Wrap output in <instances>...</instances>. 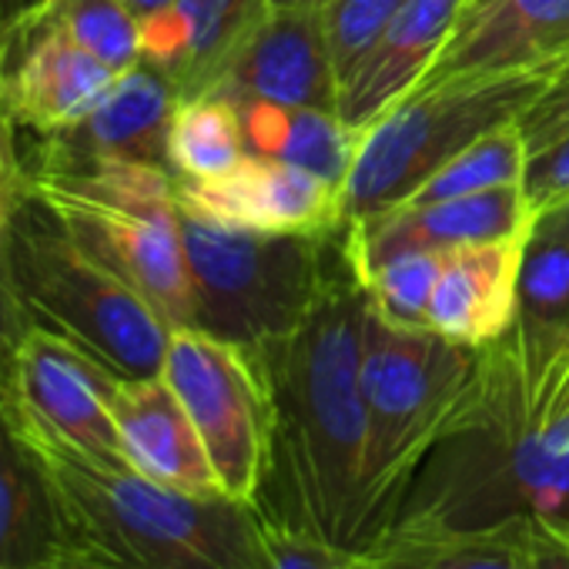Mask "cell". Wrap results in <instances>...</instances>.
Segmentation results:
<instances>
[{
	"instance_id": "44dd1931",
	"label": "cell",
	"mask_w": 569,
	"mask_h": 569,
	"mask_svg": "<svg viewBox=\"0 0 569 569\" xmlns=\"http://www.w3.org/2000/svg\"><path fill=\"white\" fill-rule=\"evenodd\" d=\"M268 8L271 0H178L171 11L141 21V54L174 81L181 98H198Z\"/></svg>"
},
{
	"instance_id": "ba28073f",
	"label": "cell",
	"mask_w": 569,
	"mask_h": 569,
	"mask_svg": "<svg viewBox=\"0 0 569 569\" xmlns=\"http://www.w3.org/2000/svg\"><path fill=\"white\" fill-rule=\"evenodd\" d=\"M31 188L54 204L71 238L138 289L171 329H191L194 289L181 241L174 171L118 161L44 178Z\"/></svg>"
},
{
	"instance_id": "52a82bcc",
	"label": "cell",
	"mask_w": 569,
	"mask_h": 569,
	"mask_svg": "<svg viewBox=\"0 0 569 569\" xmlns=\"http://www.w3.org/2000/svg\"><path fill=\"white\" fill-rule=\"evenodd\" d=\"M559 64L422 81L372 121L339 194V228L399 208L422 181L482 134L516 124Z\"/></svg>"
},
{
	"instance_id": "603a6c76",
	"label": "cell",
	"mask_w": 569,
	"mask_h": 569,
	"mask_svg": "<svg viewBox=\"0 0 569 569\" xmlns=\"http://www.w3.org/2000/svg\"><path fill=\"white\" fill-rule=\"evenodd\" d=\"M366 569H529V519L496 526L396 522L369 549Z\"/></svg>"
},
{
	"instance_id": "7c38bea8",
	"label": "cell",
	"mask_w": 569,
	"mask_h": 569,
	"mask_svg": "<svg viewBox=\"0 0 569 569\" xmlns=\"http://www.w3.org/2000/svg\"><path fill=\"white\" fill-rule=\"evenodd\" d=\"M178 101L181 94L174 81L151 61H141L131 71L118 74L114 88L88 118L18 144L11 151L14 174L18 181L34 184L44 178L118 161H138L171 171L168 131Z\"/></svg>"
},
{
	"instance_id": "ffe728a7",
	"label": "cell",
	"mask_w": 569,
	"mask_h": 569,
	"mask_svg": "<svg viewBox=\"0 0 569 569\" xmlns=\"http://www.w3.org/2000/svg\"><path fill=\"white\" fill-rule=\"evenodd\" d=\"M499 342L519 366L532 406L539 382L569 342V228L556 214H539L526 238L516 319Z\"/></svg>"
},
{
	"instance_id": "d6a6232c",
	"label": "cell",
	"mask_w": 569,
	"mask_h": 569,
	"mask_svg": "<svg viewBox=\"0 0 569 569\" xmlns=\"http://www.w3.org/2000/svg\"><path fill=\"white\" fill-rule=\"evenodd\" d=\"M522 191L536 218L569 201V134L526 158Z\"/></svg>"
},
{
	"instance_id": "74e56055",
	"label": "cell",
	"mask_w": 569,
	"mask_h": 569,
	"mask_svg": "<svg viewBox=\"0 0 569 569\" xmlns=\"http://www.w3.org/2000/svg\"><path fill=\"white\" fill-rule=\"evenodd\" d=\"M41 4H44V0H0V28L31 14V11H38Z\"/></svg>"
},
{
	"instance_id": "9a60e30c",
	"label": "cell",
	"mask_w": 569,
	"mask_h": 569,
	"mask_svg": "<svg viewBox=\"0 0 569 569\" xmlns=\"http://www.w3.org/2000/svg\"><path fill=\"white\" fill-rule=\"evenodd\" d=\"M174 194L184 208L251 231L322 234L339 228V188L261 154H244L214 181L174 178Z\"/></svg>"
},
{
	"instance_id": "7bdbcfd3",
	"label": "cell",
	"mask_w": 569,
	"mask_h": 569,
	"mask_svg": "<svg viewBox=\"0 0 569 569\" xmlns=\"http://www.w3.org/2000/svg\"><path fill=\"white\" fill-rule=\"evenodd\" d=\"M0 399H4V386H0Z\"/></svg>"
},
{
	"instance_id": "b9f144b4",
	"label": "cell",
	"mask_w": 569,
	"mask_h": 569,
	"mask_svg": "<svg viewBox=\"0 0 569 569\" xmlns=\"http://www.w3.org/2000/svg\"><path fill=\"white\" fill-rule=\"evenodd\" d=\"M476 4H482V0H469V8H476ZM469 8H466V11H469Z\"/></svg>"
},
{
	"instance_id": "cb8c5ba5",
	"label": "cell",
	"mask_w": 569,
	"mask_h": 569,
	"mask_svg": "<svg viewBox=\"0 0 569 569\" xmlns=\"http://www.w3.org/2000/svg\"><path fill=\"white\" fill-rule=\"evenodd\" d=\"M238 111L244 121L248 154L302 168L329 181L342 194L362 134L352 131L336 111L281 108V104H248Z\"/></svg>"
},
{
	"instance_id": "60d3db41",
	"label": "cell",
	"mask_w": 569,
	"mask_h": 569,
	"mask_svg": "<svg viewBox=\"0 0 569 569\" xmlns=\"http://www.w3.org/2000/svg\"><path fill=\"white\" fill-rule=\"evenodd\" d=\"M546 214H556V218L569 228V201H566V204H559V208H552V211H546Z\"/></svg>"
},
{
	"instance_id": "6da1fadb",
	"label": "cell",
	"mask_w": 569,
	"mask_h": 569,
	"mask_svg": "<svg viewBox=\"0 0 569 569\" xmlns=\"http://www.w3.org/2000/svg\"><path fill=\"white\" fill-rule=\"evenodd\" d=\"M366 309V289L346 271L289 339L248 356L268 412L258 512L356 552L369 546Z\"/></svg>"
},
{
	"instance_id": "5b68a950",
	"label": "cell",
	"mask_w": 569,
	"mask_h": 569,
	"mask_svg": "<svg viewBox=\"0 0 569 569\" xmlns=\"http://www.w3.org/2000/svg\"><path fill=\"white\" fill-rule=\"evenodd\" d=\"M11 268L34 326H44L118 379H154L174 329L131 284L91 258L31 184L11 198Z\"/></svg>"
},
{
	"instance_id": "3957f363",
	"label": "cell",
	"mask_w": 569,
	"mask_h": 569,
	"mask_svg": "<svg viewBox=\"0 0 569 569\" xmlns=\"http://www.w3.org/2000/svg\"><path fill=\"white\" fill-rule=\"evenodd\" d=\"M506 519L569 522V416L536 422L509 349L486 346L476 419L419 466L396 522L496 526Z\"/></svg>"
},
{
	"instance_id": "8992f818",
	"label": "cell",
	"mask_w": 569,
	"mask_h": 569,
	"mask_svg": "<svg viewBox=\"0 0 569 569\" xmlns=\"http://www.w3.org/2000/svg\"><path fill=\"white\" fill-rule=\"evenodd\" d=\"M181 241L188 254L194 322L244 356H258L289 339L342 274L329 254L332 234H274L224 224L178 204Z\"/></svg>"
},
{
	"instance_id": "ac0fdd59",
	"label": "cell",
	"mask_w": 569,
	"mask_h": 569,
	"mask_svg": "<svg viewBox=\"0 0 569 569\" xmlns=\"http://www.w3.org/2000/svg\"><path fill=\"white\" fill-rule=\"evenodd\" d=\"M111 412L128 469L184 492L224 496L191 416L161 376L121 379Z\"/></svg>"
},
{
	"instance_id": "7a4b0ae2",
	"label": "cell",
	"mask_w": 569,
	"mask_h": 569,
	"mask_svg": "<svg viewBox=\"0 0 569 569\" xmlns=\"http://www.w3.org/2000/svg\"><path fill=\"white\" fill-rule=\"evenodd\" d=\"M31 446L54 492L64 549L124 569H264L258 506L161 486L48 442Z\"/></svg>"
},
{
	"instance_id": "ee69618b",
	"label": "cell",
	"mask_w": 569,
	"mask_h": 569,
	"mask_svg": "<svg viewBox=\"0 0 569 569\" xmlns=\"http://www.w3.org/2000/svg\"><path fill=\"white\" fill-rule=\"evenodd\" d=\"M0 569H4V566H0Z\"/></svg>"
},
{
	"instance_id": "5bb4252c",
	"label": "cell",
	"mask_w": 569,
	"mask_h": 569,
	"mask_svg": "<svg viewBox=\"0 0 569 569\" xmlns=\"http://www.w3.org/2000/svg\"><path fill=\"white\" fill-rule=\"evenodd\" d=\"M536 214L522 184L462 194L426 208H396L372 221L342 224V248L356 278L406 251H452L529 234Z\"/></svg>"
},
{
	"instance_id": "f1b7e54d",
	"label": "cell",
	"mask_w": 569,
	"mask_h": 569,
	"mask_svg": "<svg viewBox=\"0 0 569 569\" xmlns=\"http://www.w3.org/2000/svg\"><path fill=\"white\" fill-rule=\"evenodd\" d=\"M406 8V0H336L326 8V34L336 61L339 88L356 71V64L372 51L389 21Z\"/></svg>"
},
{
	"instance_id": "4fadbf2b",
	"label": "cell",
	"mask_w": 569,
	"mask_h": 569,
	"mask_svg": "<svg viewBox=\"0 0 569 569\" xmlns=\"http://www.w3.org/2000/svg\"><path fill=\"white\" fill-rule=\"evenodd\" d=\"M204 94H218L234 108L281 104L339 114L326 11L268 8L228 51Z\"/></svg>"
},
{
	"instance_id": "7402d4cb",
	"label": "cell",
	"mask_w": 569,
	"mask_h": 569,
	"mask_svg": "<svg viewBox=\"0 0 569 569\" xmlns=\"http://www.w3.org/2000/svg\"><path fill=\"white\" fill-rule=\"evenodd\" d=\"M64 549L44 462L0 399V566L38 569Z\"/></svg>"
},
{
	"instance_id": "e575fe53",
	"label": "cell",
	"mask_w": 569,
	"mask_h": 569,
	"mask_svg": "<svg viewBox=\"0 0 569 569\" xmlns=\"http://www.w3.org/2000/svg\"><path fill=\"white\" fill-rule=\"evenodd\" d=\"M529 569H569V526L529 519Z\"/></svg>"
},
{
	"instance_id": "484cf974",
	"label": "cell",
	"mask_w": 569,
	"mask_h": 569,
	"mask_svg": "<svg viewBox=\"0 0 569 569\" xmlns=\"http://www.w3.org/2000/svg\"><path fill=\"white\" fill-rule=\"evenodd\" d=\"M526 158H529V151H526L522 134H519V124H502V128L482 134L479 141H472L449 164H442L399 208H426V204L462 198V194H479V191L522 184Z\"/></svg>"
},
{
	"instance_id": "836d02e7",
	"label": "cell",
	"mask_w": 569,
	"mask_h": 569,
	"mask_svg": "<svg viewBox=\"0 0 569 569\" xmlns=\"http://www.w3.org/2000/svg\"><path fill=\"white\" fill-rule=\"evenodd\" d=\"M529 416L536 422H556V419L569 416V342L556 356V362L549 366L546 379L539 382L532 406H529Z\"/></svg>"
},
{
	"instance_id": "277c9868",
	"label": "cell",
	"mask_w": 569,
	"mask_h": 569,
	"mask_svg": "<svg viewBox=\"0 0 569 569\" xmlns=\"http://www.w3.org/2000/svg\"><path fill=\"white\" fill-rule=\"evenodd\" d=\"M482 379L486 346L469 349L432 329L389 326L366 309L362 392L369 409V546L392 526L426 456L476 419Z\"/></svg>"
},
{
	"instance_id": "8d00e7d4",
	"label": "cell",
	"mask_w": 569,
	"mask_h": 569,
	"mask_svg": "<svg viewBox=\"0 0 569 569\" xmlns=\"http://www.w3.org/2000/svg\"><path fill=\"white\" fill-rule=\"evenodd\" d=\"M128 4V11L138 18V24L141 21H148V18H158V14H164V11H171L178 0H124Z\"/></svg>"
},
{
	"instance_id": "f546056e",
	"label": "cell",
	"mask_w": 569,
	"mask_h": 569,
	"mask_svg": "<svg viewBox=\"0 0 569 569\" xmlns=\"http://www.w3.org/2000/svg\"><path fill=\"white\" fill-rule=\"evenodd\" d=\"M18 178L0 174V386L8 399V379L14 369V356L31 332V316L21 302L18 278L11 268V198H14Z\"/></svg>"
},
{
	"instance_id": "9c48e42d",
	"label": "cell",
	"mask_w": 569,
	"mask_h": 569,
	"mask_svg": "<svg viewBox=\"0 0 569 569\" xmlns=\"http://www.w3.org/2000/svg\"><path fill=\"white\" fill-rule=\"evenodd\" d=\"M161 379L191 416L221 492L254 506L268 456V412L251 359L201 329H174Z\"/></svg>"
},
{
	"instance_id": "4316f807",
	"label": "cell",
	"mask_w": 569,
	"mask_h": 569,
	"mask_svg": "<svg viewBox=\"0 0 569 569\" xmlns=\"http://www.w3.org/2000/svg\"><path fill=\"white\" fill-rule=\"evenodd\" d=\"M48 14L114 74L144 61L141 24L124 0H44Z\"/></svg>"
},
{
	"instance_id": "4dcf8cb0",
	"label": "cell",
	"mask_w": 569,
	"mask_h": 569,
	"mask_svg": "<svg viewBox=\"0 0 569 569\" xmlns=\"http://www.w3.org/2000/svg\"><path fill=\"white\" fill-rule=\"evenodd\" d=\"M264 569H366L362 552L264 519Z\"/></svg>"
},
{
	"instance_id": "ab89813d",
	"label": "cell",
	"mask_w": 569,
	"mask_h": 569,
	"mask_svg": "<svg viewBox=\"0 0 569 569\" xmlns=\"http://www.w3.org/2000/svg\"><path fill=\"white\" fill-rule=\"evenodd\" d=\"M0 174L18 178V174H14V164H11V154H8V144H4V134H0Z\"/></svg>"
},
{
	"instance_id": "d4e9b609",
	"label": "cell",
	"mask_w": 569,
	"mask_h": 569,
	"mask_svg": "<svg viewBox=\"0 0 569 569\" xmlns=\"http://www.w3.org/2000/svg\"><path fill=\"white\" fill-rule=\"evenodd\" d=\"M248 154L241 111L218 98H181L168 131V161L174 178L214 181Z\"/></svg>"
},
{
	"instance_id": "8fae6325",
	"label": "cell",
	"mask_w": 569,
	"mask_h": 569,
	"mask_svg": "<svg viewBox=\"0 0 569 569\" xmlns=\"http://www.w3.org/2000/svg\"><path fill=\"white\" fill-rule=\"evenodd\" d=\"M118 74L88 54L41 4L0 28V134L8 154L88 118ZM14 164V161H11Z\"/></svg>"
},
{
	"instance_id": "d6986e66",
	"label": "cell",
	"mask_w": 569,
	"mask_h": 569,
	"mask_svg": "<svg viewBox=\"0 0 569 569\" xmlns=\"http://www.w3.org/2000/svg\"><path fill=\"white\" fill-rule=\"evenodd\" d=\"M526 238L529 234L442 251V271L426 326L469 349H482L502 339L516 319Z\"/></svg>"
},
{
	"instance_id": "1f68e13d",
	"label": "cell",
	"mask_w": 569,
	"mask_h": 569,
	"mask_svg": "<svg viewBox=\"0 0 569 569\" xmlns=\"http://www.w3.org/2000/svg\"><path fill=\"white\" fill-rule=\"evenodd\" d=\"M516 124L529 154L569 134V58L556 68L549 84L539 91V98L522 111Z\"/></svg>"
},
{
	"instance_id": "d590c367",
	"label": "cell",
	"mask_w": 569,
	"mask_h": 569,
	"mask_svg": "<svg viewBox=\"0 0 569 569\" xmlns=\"http://www.w3.org/2000/svg\"><path fill=\"white\" fill-rule=\"evenodd\" d=\"M38 569H124V566H114L108 559H98V556H88V552H78V549H58Z\"/></svg>"
},
{
	"instance_id": "f35d334b",
	"label": "cell",
	"mask_w": 569,
	"mask_h": 569,
	"mask_svg": "<svg viewBox=\"0 0 569 569\" xmlns=\"http://www.w3.org/2000/svg\"><path fill=\"white\" fill-rule=\"evenodd\" d=\"M336 0H271V8H312V11H326Z\"/></svg>"
},
{
	"instance_id": "83f0119b",
	"label": "cell",
	"mask_w": 569,
	"mask_h": 569,
	"mask_svg": "<svg viewBox=\"0 0 569 569\" xmlns=\"http://www.w3.org/2000/svg\"><path fill=\"white\" fill-rule=\"evenodd\" d=\"M442 271V251H406L396 254L359 278L369 309L402 329H429V302Z\"/></svg>"
},
{
	"instance_id": "f6af8a7d",
	"label": "cell",
	"mask_w": 569,
	"mask_h": 569,
	"mask_svg": "<svg viewBox=\"0 0 569 569\" xmlns=\"http://www.w3.org/2000/svg\"><path fill=\"white\" fill-rule=\"evenodd\" d=\"M566 526H569V522H566Z\"/></svg>"
},
{
	"instance_id": "2e32d148",
	"label": "cell",
	"mask_w": 569,
	"mask_h": 569,
	"mask_svg": "<svg viewBox=\"0 0 569 569\" xmlns=\"http://www.w3.org/2000/svg\"><path fill=\"white\" fill-rule=\"evenodd\" d=\"M469 0H406L372 51L339 88V118L366 131L409 91H416L452 41Z\"/></svg>"
},
{
	"instance_id": "30bf717a",
	"label": "cell",
	"mask_w": 569,
	"mask_h": 569,
	"mask_svg": "<svg viewBox=\"0 0 569 569\" xmlns=\"http://www.w3.org/2000/svg\"><path fill=\"white\" fill-rule=\"evenodd\" d=\"M118 376L64 336L31 326L8 379V406L34 442L104 466H128L114 429Z\"/></svg>"
},
{
	"instance_id": "e0dca14e",
	"label": "cell",
	"mask_w": 569,
	"mask_h": 569,
	"mask_svg": "<svg viewBox=\"0 0 569 569\" xmlns=\"http://www.w3.org/2000/svg\"><path fill=\"white\" fill-rule=\"evenodd\" d=\"M569 58V0H482L469 8L426 74L442 81L456 74H502Z\"/></svg>"
}]
</instances>
